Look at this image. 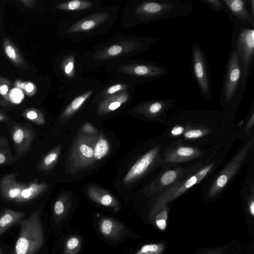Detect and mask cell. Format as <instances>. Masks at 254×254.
Masks as SVG:
<instances>
[{
  "instance_id": "3",
  "label": "cell",
  "mask_w": 254,
  "mask_h": 254,
  "mask_svg": "<svg viewBox=\"0 0 254 254\" xmlns=\"http://www.w3.org/2000/svg\"><path fill=\"white\" fill-rule=\"evenodd\" d=\"M120 7H100L80 17L69 19L62 23L59 35L65 39L78 42L108 32L118 17Z\"/></svg>"
},
{
  "instance_id": "31",
  "label": "cell",
  "mask_w": 254,
  "mask_h": 254,
  "mask_svg": "<svg viewBox=\"0 0 254 254\" xmlns=\"http://www.w3.org/2000/svg\"><path fill=\"white\" fill-rule=\"evenodd\" d=\"M68 204L63 197L59 198L54 205V212L57 221H59L66 213L68 210Z\"/></svg>"
},
{
  "instance_id": "32",
  "label": "cell",
  "mask_w": 254,
  "mask_h": 254,
  "mask_svg": "<svg viewBox=\"0 0 254 254\" xmlns=\"http://www.w3.org/2000/svg\"><path fill=\"white\" fill-rule=\"evenodd\" d=\"M200 1L209 6L212 11L218 13L224 10V5L221 0H200Z\"/></svg>"
},
{
  "instance_id": "1",
  "label": "cell",
  "mask_w": 254,
  "mask_h": 254,
  "mask_svg": "<svg viewBox=\"0 0 254 254\" xmlns=\"http://www.w3.org/2000/svg\"><path fill=\"white\" fill-rule=\"evenodd\" d=\"M189 0H131L125 6L120 20L124 28L172 18H184L193 11Z\"/></svg>"
},
{
  "instance_id": "21",
  "label": "cell",
  "mask_w": 254,
  "mask_h": 254,
  "mask_svg": "<svg viewBox=\"0 0 254 254\" xmlns=\"http://www.w3.org/2000/svg\"><path fill=\"white\" fill-rule=\"evenodd\" d=\"M2 45L5 54L15 66L24 70L29 68L28 64L13 42L4 37L2 39Z\"/></svg>"
},
{
  "instance_id": "41",
  "label": "cell",
  "mask_w": 254,
  "mask_h": 254,
  "mask_svg": "<svg viewBox=\"0 0 254 254\" xmlns=\"http://www.w3.org/2000/svg\"><path fill=\"white\" fill-rule=\"evenodd\" d=\"M156 224L159 228L163 230L166 227L165 219H156Z\"/></svg>"
},
{
  "instance_id": "33",
  "label": "cell",
  "mask_w": 254,
  "mask_h": 254,
  "mask_svg": "<svg viewBox=\"0 0 254 254\" xmlns=\"http://www.w3.org/2000/svg\"><path fill=\"white\" fill-rule=\"evenodd\" d=\"M22 88L25 94L28 96H34L37 92V88L35 83L30 81H26L21 83Z\"/></svg>"
},
{
  "instance_id": "37",
  "label": "cell",
  "mask_w": 254,
  "mask_h": 254,
  "mask_svg": "<svg viewBox=\"0 0 254 254\" xmlns=\"http://www.w3.org/2000/svg\"><path fill=\"white\" fill-rule=\"evenodd\" d=\"M177 153L181 156H189L193 153V150L189 147H181L178 150Z\"/></svg>"
},
{
  "instance_id": "2",
  "label": "cell",
  "mask_w": 254,
  "mask_h": 254,
  "mask_svg": "<svg viewBox=\"0 0 254 254\" xmlns=\"http://www.w3.org/2000/svg\"><path fill=\"white\" fill-rule=\"evenodd\" d=\"M160 41L158 38L118 35L98 45L83 56L84 64L94 69L110 63L129 59L145 52Z\"/></svg>"
},
{
  "instance_id": "14",
  "label": "cell",
  "mask_w": 254,
  "mask_h": 254,
  "mask_svg": "<svg viewBox=\"0 0 254 254\" xmlns=\"http://www.w3.org/2000/svg\"><path fill=\"white\" fill-rule=\"evenodd\" d=\"M134 91L127 90L101 99L94 105L96 113L106 115L120 110L130 102Z\"/></svg>"
},
{
  "instance_id": "44",
  "label": "cell",
  "mask_w": 254,
  "mask_h": 254,
  "mask_svg": "<svg viewBox=\"0 0 254 254\" xmlns=\"http://www.w3.org/2000/svg\"><path fill=\"white\" fill-rule=\"evenodd\" d=\"M250 210L251 214L254 215V202L253 201L250 205Z\"/></svg>"
},
{
  "instance_id": "6",
  "label": "cell",
  "mask_w": 254,
  "mask_h": 254,
  "mask_svg": "<svg viewBox=\"0 0 254 254\" xmlns=\"http://www.w3.org/2000/svg\"><path fill=\"white\" fill-rule=\"evenodd\" d=\"M104 85V82L83 77L71 86L65 99L60 120H67L87 104L92 105L96 96Z\"/></svg>"
},
{
  "instance_id": "27",
  "label": "cell",
  "mask_w": 254,
  "mask_h": 254,
  "mask_svg": "<svg viewBox=\"0 0 254 254\" xmlns=\"http://www.w3.org/2000/svg\"><path fill=\"white\" fill-rule=\"evenodd\" d=\"M61 148L60 146H57L45 156L39 164V168L47 170L52 168L59 158Z\"/></svg>"
},
{
  "instance_id": "38",
  "label": "cell",
  "mask_w": 254,
  "mask_h": 254,
  "mask_svg": "<svg viewBox=\"0 0 254 254\" xmlns=\"http://www.w3.org/2000/svg\"><path fill=\"white\" fill-rule=\"evenodd\" d=\"M19 1L28 8L34 7L37 2L36 0H19Z\"/></svg>"
},
{
  "instance_id": "29",
  "label": "cell",
  "mask_w": 254,
  "mask_h": 254,
  "mask_svg": "<svg viewBox=\"0 0 254 254\" xmlns=\"http://www.w3.org/2000/svg\"><path fill=\"white\" fill-rule=\"evenodd\" d=\"M11 86V82L8 79L0 76V105H6L9 103Z\"/></svg>"
},
{
  "instance_id": "25",
  "label": "cell",
  "mask_w": 254,
  "mask_h": 254,
  "mask_svg": "<svg viewBox=\"0 0 254 254\" xmlns=\"http://www.w3.org/2000/svg\"><path fill=\"white\" fill-rule=\"evenodd\" d=\"M110 145L108 141L102 134L98 136L94 149V158L95 161L101 160L109 153Z\"/></svg>"
},
{
  "instance_id": "30",
  "label": "cell",
  "mask_w": 254,
  "mask_h": 254,
  "mask_svg": "<svg viewBox=\"0 0 254 254\" xmlns=\"http://www.w3.org/2000/svg\"><path fill=\"white\" fill-rule=\"evenodd\" d=\"M81 241L77 236H71L66 241L64 254H77L81 247Z\"/></svg>"
},
{
  "instance_id": "11",
  "label": "cell",
  "mask_w": 254,
  "mask_h": 254,
  "mask_svg": "<svg viewBox=\"0 0 254 254\" xmlns=\"http://www.w3.org/2000/svg\"><path fill=\"white\" fill-rule=\"evenodd\" d=\"M98 136L95 134L82 135L75 141L70 155L71 164L76 169H81L95 161L94 149Z\"/></svg>"
},
{
  "instance_id": "42",
  "label": "cell",
  "mask_w": 254,
  "mask_h": 254,
  "mask_svg": "<svg viewBox=\"0 0 254 254\" xmlns=\"http://www.w3.org/2000/svg\"><path fill=\"white\" fill-rule=\"evenodd\" d=\"M183 128L181 127H176L173 128L171 132L174 135H178L181 134L183 131Z\"/></svg>"
},
{
  "instance_id": "39",
  "label": "cell",
  "mask_w": 254,
  "mask_h": 254,
  "mask_svg": "<svg viewBox=\"0 0 254 254\" xmlns=\"http://www.w3.org/2000/svg\"><path fill=\"white\" fill-rule=\"evenodd\" d=\"M83 130L85 133H89L90 134H93L95 133L96 130L91 124H86L83 127Z\"/></svg>"
},
{
  "instance_id": "19",
  "label": "cell",
  "mask_w": 254,
  "mask_h": 254,
  "mask_svg": "<svg viewBox=\"0 0 254 254\" xmlns=\"http://www.w3.org/2000/svg\"><path fill=\"white\" fill-rule=\"evenodd\" d=\"M87 193L91 200L99 204L113 208L119 206L118 201L111 193L98 187H88Z\"/></svg>"
},
{
  "instance_id": "18",
  "label": "cell",
  "mask_w": 254,
  "mask_h": 254,
  "mask_svg": "<svg viewBox=\"0 0 254 254\" xmlns=\"http://www.w3.org/2000/svg\"><path fill=\"white\" fill-rule=\"evenodd\" d=\"M157 150L153 149L141 156L130 168L125 176L123 182L125 184L130 183L141 176L147 169L153 161Z\"/></svg>"
},
{
  "instance_id": "20",
  "label": "cell",
  "mask_w": 254,
  "mask_h": 254,
  "mask_svg": "<svg viewBox=\"0 0 254 254\" xmlns=\"http://www.w3.org/2000/svg\"><path fill=\"white\" fill-rule=\"evenodd\" d=\"M99 229L104 237L111 239L120 238L126 230L122 224L114 219L108 217L101 219Z\"/></svg>"
},
{
  "instance_id": "40",
  "label": "cell",
  "mask_w": 254,
  "mask_h": 254,
  "mask_svg": "<svg viewBox=\"0 0 254 254\" xmlns=\"http://www.w3.org/2000/svg\"><path fill=\"white\" fill-rule=\"evenodd\" d=\"M227 177L225 175L220 176L217 181V185L220 188L223 187L227 182Z\"/></svg>"
},
{
  "instance_id": "22",
  "label": "cell",
  "mask_w": 254,
  "mask_h": 254,
  "mask_svg": "<svg viewBox=\"0 0 254 254\" xmlns=\"http://www.w3.org/2000/svg\"><path fill=\"white\" fill-rule=\"evenodd\" d=\"M173 100H158L153 101H144L137 104L133 110L137 114H148L155 115L159 113L164 108L168 107Z\"/></svg>"
},
{
  "instance_id": "5",
  "label": "cell",
  "mask_w": 254,
  "mask_h": 254,
  "mask_svg": "<svg viewBox=\"0 0 254 254\" xmlns=\"http://www.w3.org/2000/svg\"><path fill=\"white\" fill-rule=\"evenodd\" d=\"M232 29V44L237 50L241 69V89L244 93L254 66V29L232 17H228Z\"/></svg>"
},
{
  "instance_id": "15",
  "label": "cell",
  "mask_w": 254,
  "mask_h": 254,
  "mask_svg": "<svg viewBox=\"0 0 254 254\" xmlns=\"http://www.w3.org/2000/svg\"><path fill=\"white\" fill-rule=\"evenodd\" d=\"M11 136L17 156L21 157L29 150L33 142L34 133L30 127L19 125L13 126Z\"/></svg>"
},
{
  "instance_id": "26",
  "label": "cell",
  "mask_w": 254,
  "mask_h": 254,
  "mask_svg": "<svg viewBox=\"0 0 254 254\" xmlns=\"http://www.w3.org/2000/svg\"><path fill=\"white\" fill-rule=\"evenodd\" d=\"M12 160L8 140L5 136H0V166L8 164Z\"/></svg>"
},
{
  "instance_id": "43",
  "label": "cell",
  "mask_w": 254,
  "mask_h": 254,
  "mask_svg": "<svg viewBox=\"0 0 254 254\" xmlns=\"http://www.w3.org/2000/svg\"><path fill=\"white\" fill-rule=\"evenodd\" d=\"M9 118L6 114L0 112V122H5L9 120Z\"/></svg>"
},
{
  "instance_id": "35",
  "label": "cell",
  "mask_w": 254,
  "mask_h": 254,
  "mask_svg": "<svg viewBox=\"0 0 254 254\" xmlns=\"http://www.w3.org/2000/svg\"><path fill=\"white\" fill-rule=\"evenodd\" d=\"M177 177L176 172L170 170L165 173L161 178V182L164 185H168L172 183Z\"/></svg>"
},
{
  "instance_id": "8",
  "label": "cell",
  "mask_w": 254,
  "mask_h": 254,
  "mask_svg": "<svg viewBox=\"0 0 254 254\" xmlns=\"http://www.w3.org/2000/svg\"><path fill=\"white\" fill-rule=\"evenodd\" d=\"M242 69L237 50L231 44L221 90V99L226 103L239 99L244 93L241 89Z\"/></svg>"
},
{
  "instance_id": "10",
  "label": "cell",
  "mask_w": 254,
  "mask_h": 254,
  "mask_svg": "<svg viewBox=\"0 0 254 254\" xmlns=\"http://www.w3.org/2000/svg\"><path fill=\"white\" fill-rule=\"evenodd\" d=\"M192 73L201 93L206 98L211 97V80L207 61L205 54L197 43L192 46Z\"/></svg>"
},
{
  "instance_id": "45",
  "label": "cell",
  "mask_w": 254,
  "mask_h": 254,
  "mask_svg": "<svg viewBox=\"0 0 254 254\" xmlns=\"http://www.w3.org/2000/svg\"><path fill=\"white\" fill-rule=\"evenodd\" d=\"M0 254H3L1 252V250H0Z\"/></svg>"
},
{
  "instance_id": "16",
  "label": "cell",
  "mask_w": 254,
  "mask_h": 254,
  "mask_svg": "<svg viewBox=\"0 0 254 254\" xmlns=\"http://www.w3.org/2000/svg\"><path fill=\"white\" fill-rule=\"evenodd\" d=\"M137 85L129 80L115 77L114 79L104 82V85L93 101L94 105L101 99L127 90L135 89Z\"/></svg>"
},
{
  "instance_id": "7",
  "label": "cell",
  "mask_w": 254,
  "mask_h": 254,
  "mask_svg": "<svg viewBox=\"0 0 254 254\" xmlns=\"http://www.w3.org/2000/svg\"><path fill=\"white\" fill-rule=\"evenodd\" d=\"M19 224L21 229L15 246V254H35L44 243L39 210L19 222Z\"/></svg>"
},
{
  "instance_id": "34",
  "label": "cell",
  "mask_w": 254,
  "mask_h": 254,
  "mask_svg": "<svg viewBox=\"0 0 254 254\" xmlns=\"http://www.w3.org/2000/svg\"><path fill=\"white\" fill-rule=\"evenodd\" d=\"M159 250V247L157 245H146L143 246L135 254H156Z\"/></svg>"
},
{
  "instance_id": "28",
  "label": "cell",
  "mask_w": 254,
  "mask_h": 254,
  "mask_svg": "<svg viewBox=\"0 0 254 254\" xmlns=\"http://www.w3.org/2000/svg\"><path fill=\"white\" fill-rule=\"evenodd\" d=\"M22 116L24 118L37 125H44L46 124L44 114L37 109H26L23 112Z\"/></svg>"
},
{
  "instance_id": "17",
  "label": "cell",
  "mask_w": 254,
  "mask_h": 254,
  "mask_svg": "<svg viewBox=\"0 0 254 254\" xmlns=\"http://www.w3.org/2000/svg\"><path fill=\"white\" fill-rule=\"evenodd\" d=\"M17 173L3 176L0 180V192L4 198L8 200H15L26 184L16 181Z\"/></svg>"
},
{
  "instance_id": "9",
  "label": "cell",
  "mask_w": 254,
  "mask_h": 254,
  "mask_svg": "<svg viewBox=\"0 0 254 254\" xmlns=\"http://www.w3.org/2000/svg\"><path fill=\"white\" fill-rule=\"evenodd\" d=\"M83 65L82 56L75 50L69 49L57 60L56 69L60 79L71 86L83 78Z\"/></svg>"
},
{
  "instance_id": "24",
  "label": "cell",
  "mask_w": 254,
  "mask_h": 254,
  "mask_svg": "<svg viewBox=\"0 0 254 254\" xmlns=\"http://www.w3.org/2000/svg\"><path fill=\"white\" fill-rule=\"evenodd\" d=\"M24 215L23 212L5 209L0 216V236L7 229L18 222Z\"/></svg>"
},
{
  "instance_id": "23",
  "label": "cell",
  "mask_w": 254,
  "mask_h": 254,
  "mask_svg": "<svg viewBox=\"0 0 254 254\" xmlns=\"http://www.w3.org/2000/svg\"><path fill=\"white\" fill-rule=\"evenodd\" d=\"M47 187V184L45 183L31 182L26 185L15 201L18 203L29 201L40 194Z\"/></svg>"
},
{
  "instance_id": "4",
  "label": "cell",
  "mask_w": 254,
  "mask_h": 254,
  "mask_svg": "<svg viewBox=\"0 0 254 254\" xmlns=\"http://www.w3.org/2000/svg\"><path fill=\"white\" fill-rule=\"evenodd\" d=\"M106 71L115 77L138 84L146 83L165 75L168 70L158 63L142 60L123 59L105 65Z\"/></svg>"
},
{
  "instance_id": "36",
  "label": "cell",
  "mask_w": 254,
  "mask_h": 254,
  "mask_svg": "<svg viewBox=\"0 0 254 254\" xmlns=\"http://www.w3.org/2000/svg\"><path fill=\"white\" fill-rule=\"evenodd\" d=\"M202 135V132L199 129L190 130L186 132L185 134L187 138H197Z\"/></svg>"
},
{
  "instance_id": "13",
  "label": "cell",
  "mask_w": 254,
  "mask_h": 254,
  "mask_svg": "<svg viewBox=\"0 0 254 254\" xmlns=\"http://www.w3.org/2000/svg\"><path fill=\"white\" fill-rule=\"evenodd\" d=\"M224 11L242 23L254 28V0H221Z\"/></svg>"
},
{
  "instance_id": "12",
  "label": "cell",
  "mask_w": 254,
  "mask_h": 254,
  "mask_svg": "<svg viewBox=\"0 0 254 254\" xmlns=\"http://www.w3.org/2000/svg\"><path fill=\"white\" fill-rule=\"evenodd\" d=\"M98 0H71L57 1L52 4V8L58 13L76 18L88 14L100 7Z\"/></svg>"
}]
</instances>
